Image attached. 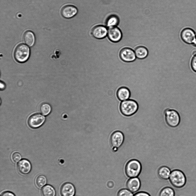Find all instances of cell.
Masks as SVG:
<instances>
[{"mask_svg": "<svg viewBox=\"0 0 196 196\" xmlns=\"http://www.w3.org/2000/svg\"><path fill=\"white\" fill-rule=\"evenodd\" d=\"M139 108V105L136 101L129 99L122 101L120 105V110L124 116L129 117L134 115Z\"/></svg>", "mask_w": 196, "mask_h": 196, "instance_id": "obj_1", "label": "cell"}, {"mask_svg": "<svg viewBox=\"0 0 196 196\" xmlns=\"http://www.w3.org/2000/svg\"><path fill=\"white\" fill-rule=\"evenodd\" d=\"M164 114L166 123L168 126L175 128L180 124L181 118L179 113L176 110L166 109L164 110Z\"/></svg>", "mask_w": 196, "mask_h": 196, "instance_id": "obj_2", "label": "cell"}, {"mask_svg": "<svg viewBox=\"0 0 196 196\" xmlns=\"http://www.w3.org/2000/svg\"><path fill=\"white\" fill-rule=\"evenodd\" d=\"M172 185L176 188L183 187L186 182V178L184 173L178 170H174L170 173L169 178Z\"/></svg>", "mask_w": 196, "mask_h": 196, "instance_id": "obj_3", "label": "cell"}, {"mask_svg": "<svg viewBox=\"0 0 196 196\" xmlns=\"http://www.w3.org/2000/svg\"><path fill=\"white\" fill-rule=\"evenodd\" d=\"M141 169V165L140 162L136 160L133 159L127 163L125 172L128 177H137L140 174Z\"/></svg>", "mask_w": 196, "mask_h": 196, "instance_id": "obj_4", "label": "cell"}, {"mask_svg": "<svg viewBox=\"0 0 196 196\" xmlns=\"http://www.w3.org/2000/svg\"><path fill=\"white\" fill-rule=\"evenodd\" d=\"M30 55L29 47L26 45L21 44L16 47L14 52V57L18 62L23 63L26 61Z\"/></svg>", "mask_w": 196, "mask_h": 196, "instance_id": "obj_5", "label": "cell"}, {"mask_svg": "<svg viewBox=\"0 0 196 196\" xmlns=\"http://www.w3.org/2000/svg\"><path fill=\"white\" fill-rule=\"evenodd\" d=\"M196 36V34L195 31L189 28L183 29L180 34L182 40L185 43L189 45L193 44Z\"/></svg>", "mask_w": 196, "mask_h": 196, "instance_id": "obj_6", "label": "cell"}, {"mask_svg": "<svg viewBox=\"0 0 196 196\" xmlns=\"http://www.w3.org/2000/svg\"><path fill=\"white\" fill-rule=\"evenodd\" d=\"M45 117L39 114H35L31 116L28 120V124L32 128L39 127L44 123Z\"/></svg>", "mask_w": 196, "mask_h": 196, "instance_id": "obj_7", "label": "cell"}, {"mask_svg": "<svg viewBox=\"0 0 196 196\" xmlns=\"http://www.w3.org/2000/svg\"><path fill=\"white\" fill-rule=\"evenodd\" d=\"M107 35L109 39L115 43L119 42L122 38V32L117 26L108 28Z\"/></svg>", "mask_w": 196, "mask_h": 196, "instance_id": "obj_8", "label": "cell"}, {"mask_svg": "<svg viewBox=\"0 0 196 196\" xmlns=\"http://www.w3.org/2000/svg\"><path fill=\"white\" fill-rule=\"evenodd\" d=\"M124 137L121 131H117L114 132L111 135L110 141L112 146L117 149L120 147L123 143Z\"/></svg>", "mask_w": 196, "mask_h": 196, "instance_id": "obj_9", "label": "cell"}, {"mask_svg": "<svg viewBox=\"0 0 196 196\" xmlns=\"http://www.w3.org/2000/svg\"><path fill=\"white\" fill-rule=\"evenodd\" d=\"M119 55L122 60L127 62H133L136 58L134 51L128 48L122 49L120 51Z\"/></svg>", "mask_w": 196, "mask_h": 196, "instance_id": "obj_10", "label": "cell"}, {"mask_svg": "<svg viewBox=\"0 0 196 196\" xmlns=\"http://www.w3.org/2000/svg\"><path fill=\"white\" fill-rule=\"evenodd\" d=\"M108 31L106 28L101 25H97L94 27L91 30V34L94 38L102 39L106 36Z\"/></svg>", "mask_w": 196, "mask_h": 196, "instance_id": "obj_11", "label": "cell"}, {"mask_svg": "<svg viewBox=\"0 0 196 196\" xmlns=\"http://www.w3.org/2000/svg\"><path fill=\"white\" fill-rule=\"evenodd\" d=\"M60 193L61 196H74L75 193V187L71 183L65 182L62 185Z\"/></svg>", "mask_w": 196, "mask_h": 196, "instance_id": "obj_12", "label": "cell"}, {"mask_svg": "<svg viewBox=\"0 0 196 196\" xmlns=\"http://www.w3.org/2000/svg\"><path fill=\"white\" fill-rule=\"evenodd\" d=\"M77 12V8L72 5H67L63 7L61 11L62 16L65 18H70L75 16Z\"/></svg>", "mask_w": 196, "mask_h": 196, "instance_id": "obj_13", "label": "cell"}, {"mask_svg": "<svg viewBox=\"0 0 196 196\" xmlns=\"http://www.w3.org/2000/svg\"><path fill=\"white\" fill-rule=\"evenodd\" d=\"M31 165L29 161L25 159L21 160L18 163L17 168L18 171L23 174H28L31 170Z\"/></svg>", "mask_w": 196, "mask_h": 196, "instance_id": "obj_14", "label": "cell"}, {"mask_svg": "<svg viewBox=\"0 0 196 196\" xmlns=\"http://www.w3.org/2000/svg\"><path fill=\"white\" fill-rule=\"evenodd\" d=\"M141 182L137 177L131 178L127 181V187L128 189L132 193H135L139 189Z\"/></svg>", "mask_w": 196, "mask_h": 196, "instance_id": "obj_15", "label": "cell"}, {"mask_svg": "<svg viewBox=\"0 0 196 196\" xmlns=\"http://www.w3.org/2000/svg\"><path fill=\"white\" fill-rule=\"evenodd\" d=\"M117 98L121 101H123L129 99L130 96L129 90L125 87L119 88L117 92Z\"/></svg>", "mask_w": 196, "mask_h": 196, "instance_id": "obj_16", "label": "cell"}, {"mask_svg": "<svg viewBox=\"0 0 196 196\" xmlns=\"http://www.w3.org/2000/svg\"><path fill=\"white\" fill-rule=\"evenodd\" d=\"M158 173L159 176L161 179L167 180L169 178L171 172L169 168L166 166H163L159 169Z\"/></svg>", "mask_w": 196, "mask_h": 196, "instance_id": "obj_17", "label": "cell"}, {"mask_svg": "<svg viewBox=\"0 0 196 196\" xmlns=\"http://www.w3.org/2000/svg\"><path fill=\"white\" fill-rule=\"evenodd\" d=\"M25 43L29 46H32L35 42V37L32 32L30 31H26L24 35Z\"/></svg>", "mask_w": 196, "mask_h": 196, "instance_id": "obj_18", "label": "cell"}, {"mask_svg": "<svg viewBox=\"0 0 196 196\" xmlns=\"http://www.w3.org/2000/svg\"><path fill=\"white\" fill-rule=\"evenodd\" d=\"M119 22V19L118 16L113 15L109 16L106 21V24L108 28L116 26Z\"/></svg>", "mask_w": 196, "mask_h": 196, "instance_id": "obj_19", "label": "cell"}, {"mask_svg": "<svg viewBox=\"0 0 196 196\" xmlns=\"http://www.w3.org/2000/svg\"><path fill=\"white\" fill-rule=\"evenodd\" d=\"M134 52L136 57L140 59L145 58L148 54L147 49L143 46H139L137 47Z\"/></svg>", "mask_w": 196, "mask_h": 196, "instance_id": "obj_20", "label": "cell"}, {"mask_svg": "<svg viewBox=\"0 0 196 196\" xmlns=\"http://www.w3.org/2000/svg\"><path fill=\"white\" fill-rule=\"evenodd\" d=\"M42 196H55L56 191L54 188L50 185H46L42 188L41 191Z\"/></svg>", "mask_w": 196, "mask_h": 196, "instance_id": "obj_21", "label": "cell"}, {"mask_svg": "<svg viewBox=\"0 0 196 196\" xmlns=\"http://www.w3.org/2000/svg\"><path fill=\"white\" fill-rule=\"evenodd\" d=\"M159 196H175V192L172 188L169 187H166L161 190Z\"/></svg>", "mask_w": 196, "mask_h": 196, "instance_id": "obj_22", "label": "cell"}, {"mask_svg": "<svg viewBox=\"0 0 196 196\" xmlns=\"http://www.w3.org/2000/svg\"><path fill=\"white\" fill-rule=\"evenodd\" d=\"M51 107L47 103H44L41 105L40 108V112L43 115L46 116L51 112Z\"/></svg>", "mask_w": 196, "mask_h": 196, "instance_id": "obj_23", "label": "cell"}, {"mask_svg": "<svg viewBox=\"0 0 196 196\" xmlns=\"http://www.w3.org/2000/svg\"><path fill=\"white\" fill-rule=\"evenodd\" d=\"M46 178L43 175L38 176L36 178L35 181L36 186L40 188L44 187L46 184Z\"/></svg>", "mask_w": 196, "mask_h": 196, "instance_id": "obj_24", "label": "cell"}, {"mask_svg": "<svg viewBox=\"0 0 196 196\" xmlns=\"http://www.w3.org/2000/svg\"><path fill=\"white\" fill-rule=\"evenodd\" d=\"M117 196H133L132 192L128 189H122L117 193Z\"/></svg>", "mask_w": 196, "mask_h": 196, "instance_id": "obj_25", "label": "cell"}, {"mask_svg": "<svg viewBox=\"0 0 196 196\" xmlns=\"http://www.w3.org/2000/svg\"><path fill=\"white\" fill-rule=\"evenodd\" d=\"M190 66L192 70L196 72V53L192 55L190 62Z\"/></svg>", "mask_w": 196, "mask_h": 196, "instance_id": "obj_26", "label": "cell"}, {"mask_svg": "<svg viewBox=\"0 0 196 196\" xmlns=\"http://www.w3.org/2000/svg\"><path fill=\"white\" fill-rule=\"evenodd\" d=\"M11 157L13 161L14 162L17 163L20 160L21 158V156L19 153L15 152L13 153Z\"/></svg>", "mask_w": 196, "mask_h": 196, "instance_id": "obj_27", "label": "cell"}, {"mask_svg": "<svg viewBox=\"0 0 196 196\" xmlns=\"http://www.w3.org/2000/svg\"><path fill=\"white\" fill-rule=\"evenodd\" d=\"M133 196H150L148 193L144 192H138L135 194Z\"/></svg>", "mask_w": 196, "mask_h": 196, "instance_id": "obj_28", "label": "cell"}, {"mask_svg": "<svg viewBox=\"0 0 196 196\" xmlns=\"http://www.w3.org/2000/svg\"><path fill=\"white\" fill-rule=\"evenodd\" d=\"M1 196H15L13 193L11 192L7 191L3 192Z\"/></svg>", "mask_w": 196, "mask_h": 196, "instance_id": "obj_29", "label": "cell"}, {"mask_svg": "<svg viewBox=\"0 0 196 196\" xmlns=\"http://www.w3.org/2000/svg\"><path fill=\"white\" fill-rule=\"evenodd\" d=\"M5 88V85L2 82H0V89L1 90H3Z\"/></svg>", "mask_w": 196, "mask_h": 196, "instance_id": "obj_30", "label": "cell"}, {"mask_svg": "<svg viewBox=\"0 0 196 196\" xmlns=\"http://www.w3.org/2000/svg\"><path fill=\"white\" fill-rule=\"evenodd\" d=\"M196 53V49H195L192 50L191 52L192 55H193V54Z\"/></svg>", "mask_w": 196, "mask_h": 196, "instance_id": "obj_31", "label": "cell"}, {"mask_svg": "<svg viewBox=\"0 0 196 196\" xmlns=\"http://www.w3.org/2000/svg\"><path fill=\"white\" fill-rule=\"evenodd\" d=\"M193 45L195 47H196V36Z\"/></svg>", "mask_w": 196, "mask_h": 196, "instance_id": "obj_32", "label": "cell"}]
</instances>
